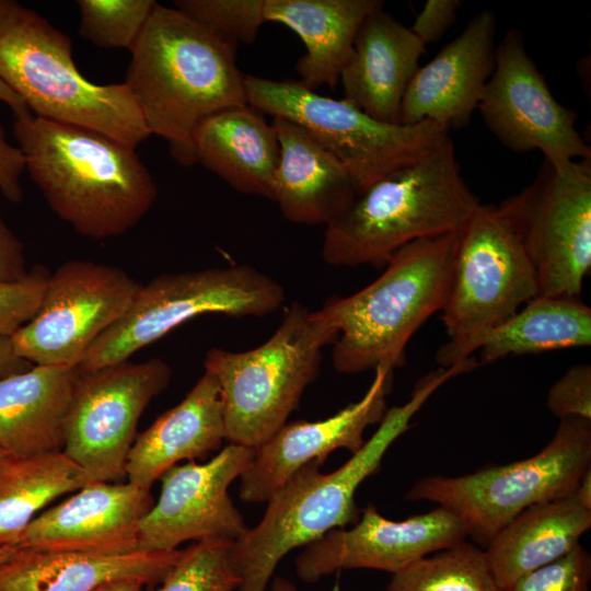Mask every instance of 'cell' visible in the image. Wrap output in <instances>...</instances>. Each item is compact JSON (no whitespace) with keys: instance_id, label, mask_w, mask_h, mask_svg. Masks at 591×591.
<instances>
[{"instance_id":"cell-1","label":"cell","mask_w":591,"mask_h":591,"mask_svg":"<svg viewBox=\"0 0 591 591\" xmlns=\"http://www.w3.org/2000/svg\"><path fill=\"white\" fill-rule=\"evenodd\" d=\"M25 171L51 211L78 234H125L152 208L158 188L136 148L97 131L13 113Z\"/></svg>"},{"instance_id":"cell-2","label":"cell","mask_w":591,"mask_h":591,"mask_svg":"<svg viewBox=\"0 0 591 591\" xmlns=\"http://www.w3.org/2000/svg\"><path fill=\"white\" fill-rule=\"evenodd\" d=\"M236 45L176 8L157 3L130 50L125 84L151 135L183 166L197 163L194 135L209 116L247 105Z\"/></svg>"},{"instance_id":"cell-3","label":"cell","mask_w":591,"mask_h":591,"mask_svg":"<svg viewBox=\"0 0 591 591\" xmlns=\"http://www.w3.org/2000/svg\"><path fill=\"white\" fill-rule=\"evenodd\" d=\"M456 375L439 368L421 378L410 398L387 409L376 431L339 468L322 473L312 461L299 468L267 501L264 517L231 544V560L239 577L236 591H265L280 560L335 529L355 524L360 511L355 495L374 474L391 444L410 427V420L442 384Z\"/></svg>"},{"instance_id":"cell-4","label":"cell","mask_w":591,"mask_h":591,"mask_svg":"<svg viewBox=\"0 0 591 591\" xmlns=\"http://www.w3.org/2000/svg\"><path fill=\"white\" fill-rule=\"evenodd\" d=\"M479 204L460 174L449 137L359 192L326 225L323 259L333 266L384 268L403 246L459 230Z\"/></svg>"},{"instance_id":"cell-5","label":"cell","mask_w":591,"mask_h":591,"mask_svg":"<svg viewBox=\"0 0 591 591\" xmlns=\"http://www.w3.org/2000/svg\"><path fill=\"white\" fill-rule=\"evenodd\" d=\"M457 231L403 246L374 281L317 310L337 334L332 360L339 373L405 364L407 343L445 302Z\"/></svg>"},{"instance_id":"cell-6","label":"cell","mask_w":591,"mask_h":591,"mask_svg":"<svg viewBox=\"0 0 591 591\" xmlns=\"http://www.w3.org/2000/svg\"><path fill=\"white\" fill-rule=\"evenodd\" d=\"M0 80L35 116L136 148L149 136L126 84H97L77 68L71 38L15 0H0Z\"/></svg>"},{"instance_id":"cell-7","label":"cell","mask_w":591,"mask_h":591,"mask_svg":"<svg viewBox=\"0 0 591 591\" xmlns=\"http://www.w3.org/2000/svg\"><path fill=\"white\" fill-rule=\"evenodd\" d=\"M336 338L317 311L293 302L256 348L209 349L204 368L220 387L225 441L255 449L285 426L320 373L323 348Z\"/></svg>"},{"instance_id":"cell-8","label":"cell","mask_w":591,"mask_h":591,"mask_svg":"<svg viewBox=\"0 0 591 591\" xmlns=\"http://www.w3.org/2000/svg\"><path fill=\"white\" fill-rule=\"evenodd\" d=\"M589 468L591 420L565 417L536 454L461 476L422 477L412 486L406 499L449 509L463 522L468 536L486 547L526 508L571 495Z\"/></svg>"},{"instance_id":"cell-9","label":"cell","mask_w":591,"mask_h":591,"mask_svg":"<svg viewBox=\"0 0 591 591\" xmlns=\"http://www.w3.org/2000/svg\"><path fill=\"white\" fill-rule=\"evenodd\" d=\"M540 294L535 271L497 206L483 205L459 229L452 274L441 309L448 340L441 368L471 358L486 336Z\"/></svg>"},{"instance_id":"cell-10","label":"cell","mask_w":591,"mask_h":591,"mask_svg":"<svg viewBox=\"0 0 591 591\" xmlns=\"http://www.w3.org/2000/svg\"><path fill=\"white\" fill-rule=\"evenodd\" d=\"M244 84L247 105L303 127L344 165L358 193L450 137L448 127L432 120L408 125L378 120L351 102L321 95L299 80L248 74Z\"/></svg>"},{"instance_id":"cell-11","label":"cell","mask_w":591,"mask_h":591,"mask_svg":"<svg viewBox=\"0 0 591 591\" xmlns=\"http://www.w3.org/2000/svg\"><path fill=\"white\" fill-rule=\"evenodd\" d=\"M285 300L278 281L250 266L161 274L141 285L127 312L91 346L80 369L127 361L196 316L262 317L280 309Z\"/></svg>"},{"instance_id":"cell-12","label":"cell","mask_w":591,"mask_h":591,"mask_svg":"<svg viewBox=\"0 0 591 591\" xmlns=\"http://www.w3.org/2000/svg\"><path fill=\"white\" fill-rule=\"evenodd\" d=\"M590 162L558 171L544 160L529 186L497 206L535 271L541 296L580 297L591 269Z\"/></svg>"},{"instance_id":"cell-13","label":"cell","mask_w":591,"mask_h":591,"mask_svg":"<svg viewBox=\"0 0 591 591\" xmlns=\"http://www.w3.org/2000/svg\"><path fill=\"white\" fill-rule=\"evenodd\" d=\"M142 283L120 267L85 259L50 273L40 305L11 336L33 366L80 367L95 340L129 309Z\"/></svg>"},{"instance_id":"cell-14","label":"cell","mask_w":591,"mask_h":591,"mask_svg":"<svg viewBox=\"0 0 591 591\" xmlns=\"http://www.w3.org/2000/svg\"><path fill=\"white\" fill-rule=\"evenodd\" d=\"M171 378L172 369L161 358L80 369L66 418L62 452L96 482L126 477L139 418Z\"/></svg>"},{"instance_id":"cell-15","label":"cell","mask_w":591,"mask_h":591,"mask_svg":"<svg viewBox=\"0 0 591 591\" xmlns=\"http://www.w3.org/2000/svg\"><path fill=\"white\" fill-rule=\"evenodd\" d=\"M477 108L487 128L515 153L540 150L558 171L576 159L591 161L575 126L577 114L555 100L519 28L509 30L497 46L495 70Z\"/></svg>"},{"instance_id":"cell-16","label":"cell","mask_w":591,"mask_h":591,"mask_svg":"<svg viewBox=\"0 0 591 591\" xmlns=\"http://www.w3.org/2000/svg\"><path fill=\"white\" fill-rule=\"evenodd\" d=\"M253 448L229 443L206 463L174 465L161 477L158 500L139 524V549L170 552L187 541L233 543L246 530L229 487Z\"/></svg>"},{"instance_id":"cell-17","label":"cell","mask_w":591,"mask_h":591,"mask_svg":"<svg viewBox=\"0 0 591 591\" xmlns=\"http://www.w3.org/2000/svg\"><path fill=\"white\" fill-rule=\"evenodd\" d=\"M468 537L460 518L438 506L402 521L384 518L373 505L348 530L335 529L304 546L296 560L305 582L346 569H376L395 575L417 560Z\"/></svg>"},{"instance_id":"cell-18","label":"cell","mask_w":591,"mask_h":591,"mask_svg":"<svg viewBox=\"0 0 591 591\" xmlns=\"http://www.w3.org/2000/svg\"><path fill=\"white\" fill-rule=\"evenodd\" d=\"M374 379L357 402L325 419L298 420L282 426L254 449L240 476V498L245 502H267L303 465L324 463L331 452L358 451L366 429L383 419L386 397L392 391L394 370L379 367Z\"/></svg>"},{"instance_id":"cell-19","label":"cell","mask_w":591,"mask_h":591,"mask_svg":"<svg viewBox=\"0 0 591 591\" xmlns=\"http://www.w3.org/2000/svg\"><path fill=\"white\" fill-rule=\"evenodd\" d=\"M154 501L150 490L129 482H92L37 514L16 547L103 555L139 549V524Z\"/></svg>"},{"instance_id":"cell-20","label":"cell","mask_w":591,"mask_h":591,"mask_svg":"<svg viewBox=\"0 0 591 591\" xmlns=\"http://www.w3.org/2000/svg\"><path fill=\"white\" fill-rule=\"evenodd\" d=\"M495 31L494 13L480 11L457 37L419 67L404 94L399 124L432 120L449 129L465 127L495 70Z\"/></svg>"},{"instance_id":"cell-21","label":"cell","mask_w":591,"mask_h":591,"mask_svg":"<svg viewBox=\"0 0 591 591\" xmlns=\"http://www.w3.org/2000/svg\"><path fill=\"white\" fill-rule=\"evenodd\" d=\"M425 46L383 8L371 12L340 74L344 99L378 120L399 124L402 101Z\"/></svg>"},{"instance_id":"cell-22","label":"cell","mask_w":591,"mask_h":591,"mask_svg":"<svg viewBox=\"0 0 591 591\" xmlns=\"http://www.w3.org/2000/svg\"><path fill=\"white\" fill-rule=\"evenodd\" d=\"M183 549L103 555L19 548L0 565V591H94L124 579L161 583Z\"/></svg>"},{"instance_id":"cell-23","label":"cell","mask_w":591,"mask_h":591,"mask_svg":"<svg viewBox=\"0 0 591 591\" xmlns=\"http://www.w3.org/2000/svg\"><path fill=\"white\" fill-rule=\"evenodd\" d=\"M273 118L280 146L273 200L293 223L327 225L357 196L354 179L303 127L283 117Z\"/></svg>"},{"instance_id":"cell-24","label":"cell","mask_w":591,"mask_h":591,"mask_svg":"<svg viewBox=\"0 0 591 591\" xmlns=\"http://www.w3.org/2000/svg\"><path fill=\"white\" fill-rule=\"evenodd\" d=\"M224 440L220 387L205 371L176 406L136 437L125 467L127 482L150 490L169 468L206 457Z\"/></svg>"},{"instance_id":"cell-25","label":"cell","mask_w":591,"mask_h":591,"mask_svg":"<svg viewBox=\"0 0 591 591\" xmlns=\"http://www.w3.org/2000/svg\"><path fill=\"white\" fill-rule=\"evenodd\" d=\"M80 367L32 366L0 378V448L11 457L59 452Z\"/></svg>"},{"instance_id":"cell-26","label":"cell","mask_w":591,"mask_h":591,"mask_svg":"<svg viewBox=\"0 0 591 591\" xmlns=\"http://www.w3.org/2000/svg\"><path fill=\"white\" fill-rule=\"evenodd\" d=\"M381 0H264L266 22L292 30L305 46L296 65L308 89L336 86L363 20Z\"/></svg>"},{"instance_id":"cell-27","label":"cell","mask_w":591,"mask_h":591,"mask_svg":"<svg viewBox=\"0 0 591 591\" xmlns=\"http://www.w3.org/2000/svg\"><path fill=\"white\" fill-rule=\"evenodd\" d=\"M197 163L240 193L273 200L280 146L273 125L250 105L220 111L196 129Z\"/></svg>"},{"instance_id":"cell-28","label":"cell","mask_w":591,"mask_h":591,"mask_svg":"<svg viewBox=\"0 0 591 591\" xmlns=\"http://www.w3.org/2000/svg\"><path fill=\"white\" fill-rule=\"evenodd\" d=\"M591 528V508L573 495L533 505L487 544L489 568L505 590L523 575L567 555Z\"/></svg>"},{"instance_id":"cell-29","label":"cell","mask_w":591,"mask_h":591,"mask_svg":"<svg viewBox=\"0 0 591 591\" xmlns=\"http://www.w3.org/2000/svg\"><path fill=\"white\" fill-rule=\"evenodd\" d=\"M590 345L591 309L580 297L538 294L486 336L478 349L479 364Z\"/></svg>"},{"instance_id":"cell-30","label":"cell","mask_w":591,"mask_h":591,"mask_svg":"<svg viewBox=\"0 0 591 591\" xmlns=\"http://www.w3.org/2000/svg\"><path fill=\"white\" fill-rule=\"evenodd\" d=\"M96 482L62 451L11 457L0 466V547L15 546L39 510Z\"/></svg>"},{"instance_id":"cell-31","label":"cell","mask_w":591,"mask_h":591,"mask_svg":"<svg viewBox=\"0 0 591 591\" xmlns=\"http://www.w3.org/2000/svg\"><path fill=\"white\" fill-rule=\"evenodd\" d=\"M386 591H503L485 551L465 541L439 551L393 575Z\"/></svg>"},{"instance_id":"cell-32","label":"cell","mask_w":591,"mask_h":591,"mask_svg":"<svg viewBox=\"0 0 591 591\" xmlns=\"http://www.w3.org/2000/svg\"><path fill=\"white\" fill-rule=\"evenodd\" d=\"M157 3L154 0H79V34L96 47L130 51Z\"/></svg>"},{"instance_id":"cell-33","label":"cell","mask_w":591,"mask_h":591,"mask_svg":"<svg viewBox=\"0 0 591 591\" xmlns=\"http://www.w3.org/2000/svg\"><path fill=\"white\" fill-rule=\"evenodd\" d=\"M231 544L195 542L182 554L155 591H235L240 580L231 560Z\"/></svg>"},{"instance_id":"cell-34","label":"cell","mask_w":591,"mask_h":591,"mask_svg":"<svg viewBox=\"0 0 591 591\" xmlns=\"http://www.w3.org/2000/svg\"><path fill=\"white\" fill-rule=\"evenodd\" d=\"M175 8L237 46L253 43L266 22L264 0H177Z\"/></svg>"},{"instance_id":"cell-35","label":"cell","mask_w":591,"mask_h":591,"mask_svg":"<svg viewBox=\"0 0 591 591\" xmlns=\"http://www.w3.org/2000/svg\"><path fill=\"white\" fill-rule=\"evenodd\" d=\"M591 556L580 544L567 555L530 571L503 591H590Z\"/></svg>"},{"instance_id":"cell-36","label":"cell","mask_w":591,"mask_h":591,"mask_svg":"<svg viewBox=\"0 0 591 591\" xmlns=\"http://www.w3.org/2000/svg\"><path fill=\"white\" fill-rule=\"evenodd\" d=\"M50 271L36 265L18 281L0 280V337H11L36 314Z\"/></svg>"},{"instance_id":"cell-37","label":"cell","mask_w":591,"mask_h":591,"mask_svg":"<svg viewBox=\"0 0 591 591\" xmlns=\"http://www.w3.org/2000/svg\"><path fill=\"white\" fill-rule=\"evenodd\" d=\"M547 407L556 417L591 420V367H570L549 389Z\"/></svg>"},{"instance_id":"cell-38","label":"cell","mask_w":591,"mask_h":591,"mask_svg":"<svg viewBox=\"0 0 591 591\" xmlns=\"http://www.w3.org/2000/svg\"><path fill=\"white\" fill-rule=\"evenodd\" d=\"M460 5L457 0H427L409 28L425 45L438 42L454 24Z\"/></svg>"},{"instance_id":"cell-39","label":"cell","mask_w":591,"mask_h":591,"mask_svg":"<svg viewBox=\"0 0 591 591\" xmlns=\"http://www.w3.org/2000/svg\"><path fill=\"white\" fill-rule=\"evenodd\" d=\"M24 171L23 153L8 140L0 120V192L12 202L23 199L21 176Z\"/></svg>"},{"instance_id":"cell-40","label":"cell","mask_w":591,"mask_h":591,"mask_svg":"<svg viewBox=\"0 0 591 591\" xmlns=\"http://www.w3.org/2000/svg\"><path fill=\"white\" fill-rule=\"evenodd\" d=\"M24 246L0 212V280L18 281L27 275Z\"/></svg>"},{"instance_id":"cell-41","label":"cell","mask_w":591,"mask_h":591,"mask_svg":"<svg viewBox=\"0 0 591 591\" xmlns=\"http://www.w3.org/2000/svg\"><path fill=\"white\" fill-rule=\"evenodd\" d=\"M32 366L15 355L11 337H0V378L25 371Z\"/></svg>"},{"instance_id":"cell-42","label":"cell","mask_w":591,"mask_h":591,"mask_svg":"<svg viewBox=\"0 0 591 591\" xmlns=\"http://www.w3.org/2000/svg\"><path fill=\"white\" fill-rule=\"evenodd\" d=\"M144 586L139 580L124 579L105 583L94 591H142Z\"/></svg>"},{"instance_id":"cell-43","label":"cell","mask_w":591,"mask_h":591,"mask_svg":"<svg viewBox=\"0 0 591 591\" xmlns=\"http://www.w3.org/2000/svg\"><path fill=\"white\" fill-rule=\"evenodd\" d=\"M0 102L5 103L11 108L12 113H18L27 108L21 97L15 94L11 89H9L1 80Z\"/></svg>"},{"instance_id":"cell-44","label":"cell","mask_w":591,"mask_h":591,"mask_svg":"<svg viewBox=\"0 0 591 591\" xmlns=\"http://www.w3.org/2000/svg\"><path fill=\"white\" fill-rule=\"evenodd\" d=\"M573 495L588 508H591V468L579 480Z\"/></svg>"},{"instance_id":"cell-45","label":"cell","mask_w":591,"mask_h":591,"mask_svg":"<svg viewBox=\"0 0 591 591\" xmlns=\"http://www.w3.org/2000/svg\"><path fill=\"white\" fill-rule=\"evenodd\" d=\"M270 591H298V589L290 580L277 577L271 583Z\"/></svg>"},{"instance_id":"cell-46","label":"cell","mask_w":591,"mask_h":591,"mask_svg":"<svg viewBox=\"0 0 591 591\" xmlns=\"http://www.w3.org/2000/svg\"><path fill=\"white\" fill-rule=\"evenodd\" d=\"M15 546H1L0 547V565L9 559L15 552Z\"/></svg>"},{"instance_id":"cell-47","label":"cell","mask_w":591,"mask_h":591,"mask_svg":"<svg viewBox=\"0 0 591 591\" xmlns=\"http://www.w3.org/2000/svg\"><path fill=\"white\" fill-rule=\"evenodd\" d=\"M8 454L0 448V466L7 460Z\"/></svg>"}]
</instances>
